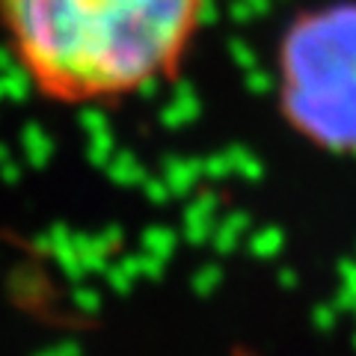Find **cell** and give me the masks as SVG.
Here are the masks:
<instances>
[{"label":"cell","instance_id":"1","mask_svg":"<svg viewBox=\"0 0 356 356\" xmlns=\"http://www.w3.org/2000/svg\"><path fill=\"white\" fill-rule=\"evenodd\" d=\"M208 0H0L24 83L63 107H104L172 81Z\"/></svg>","mask_w":356,"mask_h":356},{"label":"cell","instance_id":"2","mask_svg":"<svg viewBox=\"0 0 356 356\" xmlns=\"http://www.w3.org/2000/svg\"><path fill=\"white\" fill-rule=\"evenodd\" d=\"M282 122L309 146L356 158V0L300 9L276 44Z\"/></svg>","mask_w":356,"mask_h":356},{"label":"cell","instance_id":"3","mask_svg":"<svg viewBox=\"0 0 356 356\" xmlns=\"http://www.w3.org/2000/svg\"><path fill=\"white\" fill-rule=\"evenodd\" d=\"M199 116V95L193 89H181L170 98V104L163 107V125L178 128V125H187V122H196Z\"/></svg>","mask_w":356,"mask_h":356},{"label":"cell","instance_id":"4","mask_svg":"<svg viewBox=\"0 0 356 356\" xmlns=\"http://www.w3.org/2000/svg\"><path fill=\"white\" fill-rule=\"evenodd\" d=\"M199 172H202V163L196 161H170V166H166V187L172 193H187Z\"/></svg>","mask_w":356,"mask_h":356},{"label":"cell","instance_id":"5","mask_svg":"<svg viewBox=\"0 0 356 356\" xmlns=\"http://www.w3.org/2000/svg\"><path fill=\"white\" fill-rule=\"evenodd\" d=\"M232 57L238 60V65H241L243 72L255 69V57H252V51H250L247 42H232Z\"/></svg>","mask_w":356,"mask_h":356},{"label":"cell","instance_id":"6","mask_svg":"<svg viewBox=\"0 0 356 356\" xmlns=\"http://www.w3.org/2000/svg\"><path fill=\"white\" fill-rule=\"evenodd\" d=\"M232 356H259V353L250 350V348H243V344H241V348H235V353H232Z\"/></svg>","mask_w":356,"mask_h":356}]
</instances>
